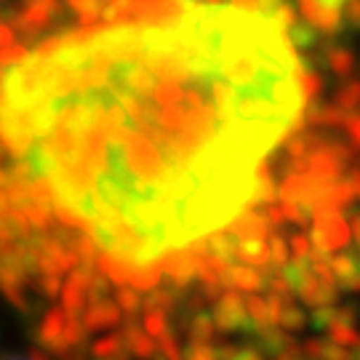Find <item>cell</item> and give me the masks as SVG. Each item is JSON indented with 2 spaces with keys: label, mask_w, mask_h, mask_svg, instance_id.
Segmentation results:
<instances>
[{
  "label": "cell",
  "mask_w": 360,
  "mask_h": 360,
  "mask_svg": "<svg viewBox=\"0 0 360 360\" xmlns=\"http://www.w3.org/2000/svg\"><path fill=\"white\" fill-rule=\"evenodd\" d=\"M302 72L270 16L198 0L168 22L65 35L0 89L32 112L27 163L53 203L142 270L251 208L257 168L304 126Z\"/></svg>",
  "instance_id": "obj_1"
},
{
  "label": "cell",
  "mask_w": 360,
  "mask_h": 360,
  "mask_svg": "<svg viewBox=\"0 0 360 360\" xmlns=\"http://www.w3.org/2000/svg\"><path fill=\"white\" fill-rule=\"evenodd\" d=\"M312 248L321 251L326 257H331L336 251H347L352 232H349V221L345 219L342 211H328L321 208L312 214Z\"/></svg>",
  "instance_id": "obj_2"
},
{
  "label": "cell",
  "mask_w": 360,
  "mask_h": 360,
  "mask_svg": "<svg viewBox=\"0 0 360 360\" xmlns=\"http://www.w3.org/2000/svg\"><path fill=\"white\" fill-rule=\"evenodd\" d=\"M214 323H217L219 334H235V331H245L251 321L245 315V304L243 296L238 291H224L214 302Z\"/></svg>",
  "instance_id": "obj_3"
},
{
  "label": "cell",
  "mask_w": 360,
  "mask_h": 360,
  "mask_svg": "<svg viewBox=\"0 0 360 360\" xmlns=\"http://www.w3.org/2000/svg\"><path fill=\"white\" fill-rule=\"evenodd\" d=\"M91 272L86 267H75L62 283V312L67 318H80L89 307V281Z\"/></svg>",
  "instance_id": "obj_4"
},
{
  "label": "cell",
  "mask_w": 360,
  "mask_h": 360,
  "mask_svg": "<svg viewBox=\"0 0 360 360\" xmlns=\"http://www.w3.org/2000/svg\"><path fill=\"white\" fill-rule=\"evenodd\" d=\"M123 321V312L117 307L112 299H102V302H94L86 307V312L80 315V323L86 328V334H94V331H110V328H117Z\"/></svg>",
  "instance_id": "obj_5"
},
{
  "label": "cell",
  "mask_w": 360,
  "mask_h": 360,
  "mask_svg": "<svg viewBox=\"0 0 360 360\" xmlns=\"http://www.w3.org/2000/svg\"><path fill=\"white\" fill-rule=\"evenodd\" d=\"M221 285L227 291H243V294H259L262 288H267V278L264 272L254 270V267H245V264H230L224 278H221Z\"/></svg>",
  "instance_id": "obj_6"
},
{
  "label": "cell",
  "mask_w": 360,
  "mask_h": 360,
  "mask_svg": "<svg viewBox=\"0 0 360 360\" xmlns=\"http://www.w3.org/2000/svg\"><path fill=\"white\" fill-rule=\"evenodd\" d=\"M227 232H230L232 238H238V240H267L272 235L267 219L257 214V211H251V208H245L240 217L232 219Z\"/></svg>",
  "instance_id": "obj_7"
},
{
  "label": "cell",
  "mask_w": 360,
  "mask_h": 360,
  "mask_svg": "<svg viewBox=\"0 0 360 360\" xmlns=\"http://www.w3.org/2000/svg\"><path fill=\"white\" fill-rule=\"evenodd\" d=\"M123 339H126V349H129V355L139 360H155L158 358V345H155V339L144 334L142 326H136V323H129L126 326V331H123Z\"/></svg>",
  "instance_id": "obj_8"
},
{
  "label": "cell",
  "mask_w": 360,
  "mask_h": 360,
  "mask_svg": "<svg viewBox=\"0 0 360 360\" xmlns=\"http://www.w3.org/2000/svg\"><path fill=\"white\" fill-rule=\"evenodd\" d=\"M238 262H243L245 267H259V270H270V243L267 240H240L238 243Z\"/></svg>",
  "instance_id": "obj_9"
},
{
  "label": "cell",
  "mask_w": 360,
  "mask_h": 360,
  "mask_svg": "<svg viewBox=\"0 0 360 360\" xmlns=\"http://www.w3.org/2000/svg\"><path fill=\"white\" fill-rule=\"evenodd\" d=\"M96 360H129V349H126V339L123 334H107L99 336L91 347H86Z\"/></svg>",
  "instance_id": "obj_10"
},
{
  "label": "cell",
  "mask_w": 360,
  "mask_h": 360,
  "mask_svg": "<svg viewBox=\"0 0 360 360\" xmlns=\"http://www.w3.org/2000/svg\"><path fill=\"white\" fill-rule=\"evenodd\" d=\"M96 272L104 275V278L110 281V285H117V288L129 285L131 267L126 262H120L117 257H112V254H99V257H96Z\"/></svg>",
  "instance_id": "obj_11"
},
{
  "label": "cell",
  "mask_w": 360,
  "mask_h": 360,
  "mask_svg": "<svg viewBox=\"0 0 360 360\" xmlns=\"http://www.w3.org/2000/svg\"><path fill=\"white\" fill-rule=\"evenodd\" d=\"M326 67L334 72L336 77H349L352 72H355V53H352V49H347V46H328L326 49Z\"/></svg>",
  "instance_id": "obj_12"
},
{
  "label": "cell",
  "mask_w": 360,
  "mask_h": 360,
  "mask_svg": "<svg viewBox=\"0 0 360 360\" xmlns=\"http://www.w3.org/2000/svg\"><path fill=\"white\" fill-rule=\"evenodd\" d=\"M331 262V270H334V278L339 285H347L352 278L360 275V251H342L336 257L328 259Z\"/></svg>",
  "instance_id": "obj_13"
},
{
  "label": "cell",
  "mask_w": 360,
  "mask_h": 360,
  "mask_svg": "<svg viewBox=\"0 0 360 360\" xmlns=\"http://www.w3.org/2000/svg\"><path fill=\"white\" fill-rule=\"evenodd\" d=\"M187 336H190V342L214 345V339L219 336V328L208 312H195L190 318V326H187Z\"/></svg>",
  "instance_id": "obj_14"
},
{
  "label": "cell",
  "mask_w": 360,
  "mask_h": 360,
  "mask_svg": "<svg viewBox=\"0 0 360 360\" xmlns=\"http://www.w3.org/2000/svg\"><path fill=\"white\" fill-rule=\"evenodd\" d=\"M206 245H208V254H211V257L221 259L224 264H235V257H238V240H235L227 230L214 232V235L206 240Z\"/></svg>",
  "instance_id": "obj_15"
},
{
  "label": "cell",
  "mask_w": 360,
  "mask_h": 360,
  "mask_svg": "<svg viewBox=\"0 0 360 360\" xmlns=\"http://www.w3.org/2000/svg\"><path fill=\"white\" fill-rule=\"evenodd\" d=\"M160 278H163V267H160V262H158V264H153V267L131 270L129 288H134L136 294H142V291H150V294H153L155 288L160 285Z\"/></svg>",
  "instance_id": "obj_16"
},
{
  "label": "cell",
  "mask_w": 360,
  "mask_h": 360,
  "mask_svg": "<svg viewBox=\"0 0 360 360\" xmlns=\"http://www.w3.org/2000/svg\"><path fill=\"white\" fill-rule=\"evenodd\" d=\"M334 104L342 107L347 115L358 112L360 110V77H349V80H345V83L336 89Z\"/></svg>",
  "instance_id": "obj_17"
},
{
  "label": "cell",
  "mask_w": 360,
  "mask_h": 360,
  "mask_svg": "<svg viewBox=\"0 0 360 360\" xmlns=\"http://www.w3.org/2000/svg\"><path fill=\"white\" fill-rule=\"evenodd\" d=\"M142 328L150 339L158 342L163 334H168V312H163L160 307H153V304H144Z\"/></svg>",
  "instance_id": "obj_18"
},
{
  "label": "cell",
  "mask_w": 360,
  "mask_h": 360,
  "mask_svg": "<svg viewBox=\"0 0 360 360\" xmlns=\"http://www.w3.org/2000/svg\"><path fill=\"white\" fill-rule=\"evenodd\" d=\"M245 304V315L254 326V331H262V328H270V312H267V299L259 294H251L248 299H243Z\"/></svg>",
  "instance_id": "obj_19"
},
{
  "label": "cell",
  "mask_w": 360,
  "mask_h": 360,
  "mask_svg": "<svg viewBox=\"0 0 360 360\" xmlns=\"http://www.w3.org/2000/svg\"><path fill=\"white\" fill-rule=\"evenodd\" d=\"M278 328L285 331V334H299V331H304L307 328V315L302 312V307H296L294 302H288L281 312V321H278Z\"/></svg>",
  "instance_id": "obj_20"
},
{
  "label": "cell",
  "mask_w": 360,
  "mask_h": 360,
  "mask_svg": "<svg viewBox=\"0 0 360 360\" xmlns=\"http://www.w3.org/2000/svg\"><path fill=\"white\" fill-rule=\"evenodd\" d=\"M267 243H270V267L272 270H283L285 264L291 262V251H288V240H285L281 232H272L270 238H267Z\"/></svg>",
  "instance_id": "obj_21"
},
{
  "label": "cell",
  "mask_w": 360,
  "mask_h": 360,
  "mask_svg": "<svg viewBox=\"0 0 360 360\" xmlns=\"http://www.w3.org/2000/svg\"><path fill=\"white\" fill-rule=\"evenodd\" d=\"M323 89H326L323 77L318 75V72H312V70L304 65V72H302V77H299V91H302V99H304V104L315 102V99L323 94Z\"/></svg>",
  "instance_id": "obj_22"
},
{
  "label": "cell",
  "mask_w": 360,
  "mask_h": 360,
  "mask_svg": "<svg viewBox=\"0 0 360 360\" xmlns=\"http://www.w3.org/2000/svg\"><path fill=\"white\" fill-rule=\"evenodd\" d=\"M296 8H299V13H302V19H304V25L309 27V30H321L323 19H326V8L321 6V0H296Z\"/></svg>",
  "instance_id": "obj_23"
},
{
  "label": "cell",
  "mask_w": 360,
  "mask_h": 360,
  "mask_svg": "<svg viewBox=\"0 0 360 360\" xmlns=\"http://www.w3.org/2000/svg\"><path fill=\"white\" fill-rule=\"evenodd\" d=\"M112 302H115L117 307H120V312H123V315H131V318H134V315L142 309V296L136 294L134 288H129V285L117 288L115 299H112Z\"/></svg>",
  "instance_id": "obj_24"
},
{
  "label": "cell",
  "mask_w": 360,
  "mask_h": 360,
  "mask_svg": "<svg viewBox=\"0 0 360 360\" xmlns=\"http://www.w3.org/2000/svg\"><path fill=\"white\" fill-rule=\"evenodd\" d=\"M155 345H158V358L155 360H184L179 339L174 334H163Z\"/></svg>",
  "instance_id": "obj_25"
},
{
  "label": "cell",
  "mask_w": 360,
  "mask_h": 360,
  "mask_svg": "<svg viewBox=\"0 0 360 360\" xmlns=\"http://www.w3.org/2000/svg\"><path fill=\"white\" fill-rule=\"evenodd\" d=\"M288 251H291V262H307L309 251H312V240L304 232H294L288 238Z\"/></svg>",
  "instance_id": "obj_26"
},
{
  "label": "cell",
  "mask_w": 360,
  "mask_h": 360,
  "mask_svg": "<svg viewBox=\"0 0 360 360\" xmlns=\"http://www.w3.org/2000/svg\"><path fill=\"white\" fill-rule=\"evenodd\" d=\"M27 56H30V51H27L25 46H19V43H11V46L0 49V72H3V70H8V67L22 65Z\"/></svg>",
  "instance_id": "obj_27"
},
{
  "label": "cell",
  "mask_w": 360,
  "mask_h": 360,
  "mask_svg": "<svg viewBox=\"0 0 360 360\" xmlns=\"http://www.w3.org/2000/svg\"><path fill=\"white\" fill-rule=\"evenodd\" d=\"M184 360H219V349H217V345L190 342V347L184 352Z\"/></svg>",
  "instance_id": "obj_28"
},
{
  "label": "cell",
  "mask_w": 360,
  "mask_h": 360,
  "mask_svg": "<svg viewBox=\"0 0 360 360\" xmlns=\"http://www.w3.org/2000/svg\"><path fill=\"white\" fill-rule=\"evenodd\" d=\"M281 211H283L285 221H291V224H296V227H307L309 224V214L302 206H296V203L283 200V203H281Z\"/></svg>",
  "instance_id": "obj_29"
},
{
  "label": "cell",
  "mask_w": 360,
  "mask_h": 360,
  "mask_svg": "<svg viewBox=\"0 0 360 360\" xmlns=\"http://www.w3.org/2000/svg\"><path fill=\"white\" fill-rule=\"evenodd\" d=\"M35 285H38L40 294L49 296V299H56V296L62 294V281H59V278H53V275H40Z\"/></svg>",
  "instance_id": "obj_30"
},
{
  "label": "cell",
  "mask_w": 360,
  "mask_h": 360,
  "mask_svg": "<svg viewBox=\"0 0 360 360\" xmlns=\"http://www.w3.org/2000/svg\"><path fill=\"white\" fill-rule=\"evenodd\" d=\"M345 131H347V142L360 153V110L347 115V123H345Z\"/></svg>",
  "instance_id": "obj_31"
},
{
  "label": "cell",
  "mask_w": 360,
  "mask_h": 360,
  "mask_svg": "<svg viewBox=\"0 0 360 360\" xmlns=\"http://www.w3.org/2000/svg\"><path fill=\"white\" fill-rule=\"evenodd\" d=\"M342 16H345V25L360 27V0H347L342 8Z\"/></svg>",
  "instance_id": "obj_32"
},
{
  "label": "cell",
  "mask_w": 360,
  "mask_h": 360,
  "mask_svg": "<svg viewBox=\"0 0 360 360\" xmlns=\"http://www.w3.org/2000/svg\"><path fill=\"white\" fill-rule=\"evenodd\" d=\"M262 217L267 219V224H270V230L272 227H283L285 224V219H283V211H281V206H264V211H262Z\"/></svg>",
  "instance_id": "obj_33"
},
{
  "label": "cell",
  "mask_w": 360,
  "mask_h": 360,
  "mask_svg": "<svg viewBox=\"0 0 360 360\" xmlns=\"http://www.w3.org/2000/svg\"><path fill=\"white\" fill-rule=\"evenodd\" d=\"M13 43V30L8 22H0V49H6V46H11Z\"/></svg>",
  "instance_id": "obj_34"
},
{
  "label": "cell",
  "mask_w": 360,
  "mask_h": 360,
  "mask_svg": "<svg viewBox=\"0 0 360 360\" xmlns=\"http://www.w3.org/2000/svg\"><path fill=\"white\" fill-rule=\"evenodd\" d=\"M347 181L352 184V193H355V200H360V166L349 171V174H347Z\"/></svg>",
  "instance_id": "obj_35"
},
{
  "label": "cell",
  "mask_w": 360,
  "mask_h": 360,
  "mask_svg": "<svg viewBox=\"0 0 360 360\" xmlns=\"http://www.w3.org/2000/svg\"><path fill=\"white\" fill-rule=\"evenodd\" d=\"M347 221H349V232H352V240L358 243V251H360V214H352Z\"/></svg>",
  "instance_id": "obj_36"
},
{
  "label": "cell",
  "mask_w": 360,
  "mask_h": 360,
  "mask_svg": "<svg viewBox=\"0 0 360 360\" xmlns=\"http://www.w3.org/2000/svg\"><path fill=\"white\" fill-rule=\"evenodd\" d=\"M27 360H53V355H51V352H46V349L35 347L32 352H30V358H27Z\"/></svg>",
  "instance_id": "obj_37"
},
{
  "label": "cell",
  "mask_w": 360,
  "mask_h": 360,
  "mask_svg": "<svg viewBox=\"0 0 360 360\" xmlns=\"http://www.w3.org/2000/svg\"><path fill=\"white\" fill-rule=\"evenodd\" d=\"M345 288H347V291H352V294H360V275H358V278H352Z\"/></svg>",
  "instance_id": "obj_38"
},
{
  "label": "cell",
  "mask_w": 360,
  "mask_h": 360,
  "mask_svg": "<svg viewBox=\"0 0 360 360\" xmlns=\"http://www.w3.org/2000/svg\"><path fill=\"white\" fill-rule=\"evenodd\" d=\"M38 3H43V6H46V8H51L53 13L59 11V0H38Z\"/></svg>",
  "instance_id": "obj_39"
},
{
  "label": "cell",
  "mask_w": 360,
  "mask_h": 360,
  "mask_svg": "<svg viewBox=\"0 0 360 360\" xmlns=\"http://www.w3.org/2000/svg\"><path fill=\"white\" fill-rule=\"evenodd\" d=\"M0 104H3V89H0Z\"/></svg>",
  "instance_id": "obj_40"
},
{
  "label": "cell",
  "mask_w": 360,
  "mask_h": 360,
  "mask_svg": "<svg viewBox=\"0 0 360 360\" xmlns=\"http://www.w3.org/2000/svg\"><path fill=\"white\" fill-rule=\"evenodd\" d=\"M94 3H107V0H94Z\"/></svg>",
  "instance_id": "obj_41"
}]
</instances>
